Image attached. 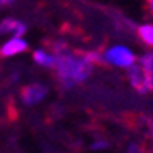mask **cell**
<instances>
[{"mask_svg":"<svg viewBox=\"0 0 153 153\" xmlns=\"http://www.w3.org/2000/svg\"><path fill=\"white\" fill-rule=\"evenodd\" d=\"M49 49L56 54V79L62 89H72L88 81L96 68L86 51H74L64 41H52Z\"/></svg>","mask_w":153,"mask_h":153,"instance_id":"1","label":"cell"},{"mask_svg":"<svg viewBox=\"0 0 153 153\" xmlns=\"http://www.w3.org/2000/svg\"><path fill=\"white\" fill-rule=\"evenodd\" d=\"M101 57H103V64L118 69H128L138 61L135 51L125 44H113L106 47L104 51H101Z\"/></svg>","mask_w":153,"mask_h":153,"instance_id":"2","label":"cell"},{"mask_svg":"<svg viewBox=\"0 0 153 153\" xmlns=\"http://www.w3.org/2000/svg\"><path fill=\"white\" fill-rule=\"evenodd\" d=\"M126 74H128V81H130L131 88L136 93H140V94L153 93V71H146L136 62L126 69Z\"/></svg>","mask_w":153,"mask_h":153,"instance_id":"3","label":"cell"},{"mask_svg":"<svg viewBox=\"0 0 153 153\" xmlns=\"http://www.w3.org/2000/svg\"><path fill=\"white\" fill-rule=\"evenodd\" d=\"M49 93V88L42 82H32V84L24 86L20 89V101L25 106H37L39 103H42Z\"/></svg>","mask_w":153,"mask_h":153,"instance_id":"4","label":"cell"},{"mask_svg":"<svg viewBox=\"0 0 153 153\" xmlns=\"http://www.w3.org/2000/svg\"><path fill=\"white\" fill-rule=\"evenodd\" d=\"M27 32V24L15 17H5L0 20V37H24Z\"/></svg>","mask_w":153,"mask_h":153,"instance_id":"5","label":"cell"},{"mask_svg":"<svg viewBox=\"0 0 153 153\" xmlns=\"http://www.w3.org/2000/svg\"><path fill=\"white\" fill-rule=\"evenodd\" d=\"M29 49V42L24 37H7V41L0 45V56L2 57H14L25 52Z\"/></svg>","mask_w":153,"mask_h":153,"instance_id":"6","label":"cell"},{"mask_svg":"<svg viewBox=\"0 0 153 153\" xmlns=\"http://www.w3.org/2000/svg\"><path fill=\"white\" fill-rule=\"evenodd\" d=\"M32 59H34V62H36L37 66H41V68H44V69H54V66H56V54L49 49V47H47V49H45V47L36 49L32 52Z\"/></svg>","mask_w":153,"mask_h":153,"instance_id":"7","label":"cell"},{"mask_svg":"<svg viewBox=\"0 0 153 153\" xmlns=\"http://www.w3.org/2000/svg\"><path fill=\"white\" fill-rule=\"evenodd\" d=\"M135 34L141 44L146 45L148 49H153V24L152 22H145V24L136 25Z\"/></svg>","mask_w":153,"mask_h":153,"instance_id":"8","label":"cell"},{"mask_svg":"<svg viewBox=\"0 0 153 153\" xmlns=\"http://www.w3.org/2000/svg\"><path fill=\"white\" fill-rule=\"evenodd\" d=\"M104 148H108V141H104V140H98V141H94V143L91 145V150H94V152L104 150Z\"/></svg>","mask_w":153,"mask_h":153,"instance_id":"9","label":"cell"},{"mask_svg":"<svg viewBox=\"0 0 153 153\" xmlns=\"http://www.w3.org/2000/svg\"><path fill=\"white\" fill-rule=\"evenodd\" d=\"M126 152H128V153H143L138 143H130V145H128V148H126Z\"/></svg>","mask_w":153,"mask_h":153,"instance_id":"10","label":"cell"},{"mask_svg":"<svg viewBox=\"0 0 153 153\" xmlns=\"http://www.w3.org/2000/svg\"><path fill=\"white\" fill-rule=\"evenodd\" d=\"M145 5H146V12L153 17V0H145Z\"/></svg>","mask_w":153,"mask_h":153,"instance_id":"11","label":"cell"},{"mask_svg":"<svg viewBox=\"0 0 153 153\" xmlns=\"http://www.w3.org/2000/svg\"><path fill=\"white\" fill-rule=\"evenodd\" d=\"M12 2H15V0H2V7H5V5H10Z\"/></svg>","mask_w":153,"mask_h":153,"instance_id":"12","label":"cell"},{"mask_svg":"<svg viewBox=\"0 0 153 153\" xmlns=\"http://www.w3.org/2000/svg\"><path fill=\"white\" fill-rule=\"evenodd\" d=\"M0 7H2V0H0Z\"/></svg>","mask_w":153,"mask_h":153,"instance_id":"13","label":"cell"}]
</instances>
